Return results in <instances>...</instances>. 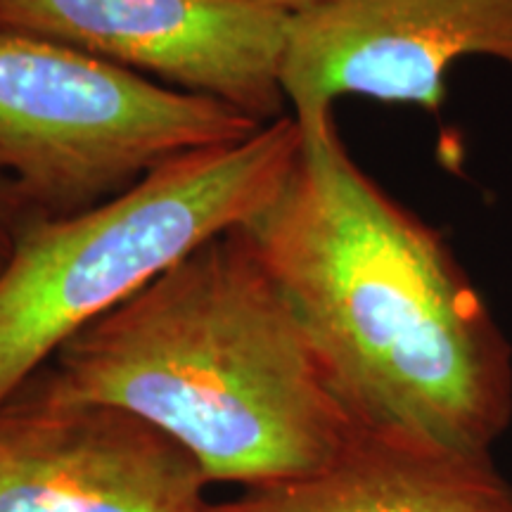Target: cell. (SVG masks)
Returning a JSON list of instances; mask_svg holds the SVG:
<instances>
[{
	"label": "cell",
	"mask_w": 512,
	"mask_h": 512,
	"mask_svg": "<svg viewBox=\"0 0 512 512\" xmlns=\"http://www.w3.org/2000/svg\"><path fill=\"white\" fill-rule=\"evenodd\" d=\"M31 380L152 422L211 484L299 482L335 463L356 434L240 226L93 320Z\"/></svg>",
	"instance_id": "cell-2"
},
{
	"label": "cell",
	"mask_w": 512,
	"mask_h": 512,
	"mask_svg": "<svg viewBox=\"0 0 512 512\" xmlns=\"http://www.w3.org/2000/svg\"><path fill=\"white\" fill-rule=\"evenodd\" d=\"M216 512H512L491 453L403 446L354 434L335 463L299 482L245 489Z\"/></svg>",
	"instance_id": "cell-8"
},
{
	"label": "cell",
	"mask_w": 512,
	"mask_h": 512,
	"mask_svg": "<svg viewBox=\"0 0 512 512\" xmlns=\"http://www.w3.org/2000/svg\"><path fill=\"white\" fill-rule=\"evenodd\" d=\"M38 221L27 197L8 178H0V275L15 256L17 242L31 223Z\"/></svg>",
	"instance_id": "cell-9"
},
{
	"label": "cell",
	"mask_w": 512,
	"mask_h": 512,
	"mask_svg": "<svg viewBox=\"0 0 512 512\" xmlns=\"http://www.w3.org/2000/svg\"><path fill=\"white\" fill-rule=\"evenodd\" d=\"M242 3L264 5V8L287 12V15H299V12H306V10H311V8H318V5L330 3V0H242Z\"/></svg>",
	"instance_id": "cell-10"
},
{
	"label": "cell",
	"mask_w": 512,
	"mask_h": 512,
	"mask_svg": "<svg viewBox=\"0 0 512 512\" xmlns=\"http://www.w3.org/2000/svg\"><path fill=\"white\" fill-rule=\"evenodd\" d=\"M465 57L512 67V0H330L290 17L280 86L297 121L349 95L439 112Z\"/></svg>",
	"instance_id": "cell-6"
},
{
	"label": "cell",
	"mask_w": 512,
	"mask_h": 512,
	"mask_svg": "<svg viewBox=\"0 0 512 512\" xmlns=\"http://www.w3.org/2000/svg\"><path fill=\"white\" fill-rule=\"evenodd\" d=\"M264 124L60 43L0 31V178L38 219L124 195L171 159Z\"/></svg>",
	"instance_id": "cell-4"
},
{
	"label": "cell",
	"mask_w": 512,
	"mask_h": 512,
	"mask_svg": "<svg viewBox=\"0 0 512 512\" xmlns=\"http://www.w3.org/2000/svg\"><path fill=\"white\" fill-rule=\"evenodd\" d=\"M287 12L242 0H0V31L60 43L259 124L285 117Z\"/></svg>",
	"instance_id": "cell-5"
},
{
	"label": "cell",
	"mask_w": 512,
	"mask_h": 512,
	"mask_svg": "<svg viewBox=\"0 0 512 512\" xmlns=\"http://www.w3.org/2000/svg\"><path fill=\"white\" fill-rule=\"evenodd\" d=\"M302 126L290 174L240 223L358 434L491 453L512 422V347L437 228L344 145Z\"/></svg>",
	"instance_id": "cell-1"
},
{
	"label": "cell",
	"mask_w": 512,
	"mask_h": 512,
	"mask_svg": "<svg viewBox=\"0 0 512 512\" xmlns=\"http://www.w3.org/2000/svg\"><path fill=\"white\" fill-rule=\"evenodd\" d=\"M302 145L292 114L159 166L100 207L38 219L0 275V406L83 328L254 216Z\"/></svg>",
	"instance_id": "cell-3"
},
{
	"label": "cell",
	"mask_w": 512,
	"mask_h": 512,
	"mask_svg": "<svg viewBox=\"0 0 512 512\" xmlns=\"http://www.w3.org/2000/svg\"><path fill=\"white\" fill-rule=\"evenodd\" d=\"M209 477L136 413L29 380L0 406V512H216Z\"/></svg>",
	"instance_id": "cell-7"
}]
</instances>
